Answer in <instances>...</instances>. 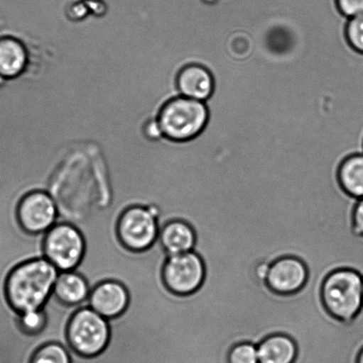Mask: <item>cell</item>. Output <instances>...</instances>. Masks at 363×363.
<instances>
[{
	"label": "cell",
	"mask_w": 363,
	"mask_h": 363,
	"mask_svg": "<svg viewBox=\"0 0 363 363\" xmlns=\"http://www.w3.org/2000/svg\"><path fill=\"white\" fill-rule=\"evenodd\" d=\"M59 273L45 256L17 265L5 284L11 307L19 314L41 311L53 294Z\"/></svg>",
	"instance_id": "cell-1"
},
{
	"label": "cell",
	"mask_w": 363,
	"mask_h": 363,
	"mask_svg": "<svg viewBox=\"0 0 363 363\" xmlns=\"http://www.w3.org/2000/svg\"><path fill=\"white\" fill-rule=\"evenodd\" d=\"M209 116L206 102L180 96L163 106L158 122L163 136L187 143L200 136L208 125Z\"/></svg>",
	"instance_id": "cell-2"
},
{
	"label": "cell",
	"mask_w": 363,
	"mask_h": 363,
	"mask_svg": "<svg viewBox=\"0 0 363 363\" xmlns=\"http://www.w3.org/2000/svg\"><path fill=\"white\" fill-rule=\"evenodd\" d=\"M322 295L330 315L353 321L363 308V276L354 269H337L327 277Z\"/></svg>",
	"instance_id": "cell-3"
},
{
	"label": "cell",
	"mask_w": 363,
	"mask_h": 363,
	"mask_svg": "<svg viewBox=\"0 0 363 363\" xmlns=\"http://www.w3.org/2000/svg\"><path fill=\"white\" fill-rule=\"evenodd\" d=\"M162 209L158 206H133L124 210L117 223L122 244L131 251L147 250L158 240L163 223Z\"/></svg>",
	"instance_id": "cell-4"
},
{
	"label": "cell",
	"mask_w": 363,
	"mask_h": 363,
	"mask_svg": "<svg viewBox=\"0 0 363 363\" xmlns=\"http://www.w3.org/2000/svg\"><path fill=\"white\" fill-rule=\"evenodd\" d=\"M110 330L108 319L85 304L75 313L67 325L70 347L85 357L101 354L108 346Z\"/></svg>",
	"instance_id": "cell-5"
},
{
	"label": "cell",
	"mask_w": 363,
	"mask_h": 363,
	"mask_svg": "<svg viewBox=\"0 0 363 363\" xmlns=\"http://www.w3.org/2000/svg\"><path fill=\"white\" fill-rule=\"evenodd\" d=\"M85 252L83 235L73 224L58 222L45 234L44 256L60 272L76 269Z\"/></svg>",
	"instance_id": "cell-6"
},
{
	"label": "cell",
	"mask_w": 363,
	"mask_h": 363,
	"mask_svg": "<svg viewBox=\"0 0 363 363\" xmlns=\"http://www.w3.org/2000/svg\"><path fill=\"white\" fill-rule=\"evenodd\" d=\"M205 277L204 262L197 252L169 256L163 270V281L174 294L195 293L202 286Z\"/></svg>",
	"instance_id": "cell-7"
},
{
	"label": "cell",
	"mask_w": 363,
	"mask_h": 363,
	"mask_svg": "<svg viewBox=\"0 0 363 363\" xmlns=\"http://www.w3.org/2000/svg\"><path fill=\"white\" fill-rule=\"evenodd\" d=\"M58 208L48 191L37 190L21 198L17 206V218L27 233L44 234L58 222Z\"/></svg>",
	"instance_id": "cell-8"
},
{
	"label": "cell",
	"mask_w": 363,
	"mask_h": 363,
	"mask_svg": "<svg viewBox=\"0 0 363 363\" xmlns=\"http://www.w3.org/2000/svg\"><path fill=\"white\" fill-rule=\"evenodd\" d=\"M307 280L305 263L293 256H286L272 263L266 282L276 293L290 294L300 291Z\"/></svg>",
	"instance_id": "cell-9"
},
{
	"label": "cell",
	"mask_w": 363,
	"mask_h": 363,
	"mask_svg": "<svg viewBox=\"0 0 363 363\" xmlns=\"http://www.w3.org/2000/svg\"><path fill=\"white\" fill-rule=\"evenodd\" d=\"M129 303V294L123 284L107 280L91 289L89 307L106 319L122 314Z\"/></svg>",
	"instance_id": "cell-10"
},
{
	"label": "cell",
	"mask_w": 363,
	"mask_h": 363,
	"mask_svg": "<svg viewBox=\"0 0 363 363\" xmlns=\"http://www.w3.org/2000/svg\"><path fill=\"white\" fill-rule=\"evenodd\" d=\"M176 85L180 96L204 102L211 99L215 90V80L211 71L198 63L181 67Z\"/></svg>",
	"instance_id": "cell-11"
},
{
	"label": "cell",
	"mask_w": 363,
	"mask_h": 363,
	"mask_svg": "<svg viewBox=\"0 0 363 363\" xmlns=\"http://www.w3.org/2000/svg\"><path fill=\"white\" fill-rule=\"evenodd\" d=\"M159 240L169 256L193 251L195 233L190 224L183 220L163 223L160 229Z\"/></svg>",
	"instance_id": "cell-12"
},
{
	"label": "cell",
	"mask_w": 363,
	"mask_h": 363,
	"mask_svg": "<svg viewBox=\"0 0 363 363\" xmlns=\"http://www.w3.org/2000/svg\"><path fill=\"white\" fill-rule=\"evenodd\" d=\"M90 293V286L80 273L75 270L59 273L53 295L63 303L69 306L84 305L87 303Z\"/></svg>",
	"instance_id": "cell-13"
},
{
	"label": "cell",
	"mask_w": 363,
	"mask_h": 363,
	"mask_svg": "<svg viewBox=\"0 0 363 363\" xmlns=\"http://www.w3.org/2000/svg\"><path fill=\"white\" fill-rule=\"evenodd\" d=\"M259 363H293L296 360V344L283 334L271 335L258 345Z\"/></svg>",
	"instance_id": "cell-14"
},
{
	"label": "cell",
	"mask_w": 363,
	"mask_h": 363,
	"mask_svg": "<svg viewBox=\"0 0 363 363\" xmlns=\"http://www.w3.org/2000/svg\"><path fill=\"white\" fill-rule=\"evenodd\" d=\"M27 52L17 39L0 38V76L14 78L23 72L27 64Z\"/></svg>",
	"instance_id": "cell-15"
},
{
	"label": "cell",
	"mask_w": 363,
	"mask_h": 363,
	"mask_svg": "<svg viewBox=\"0 0 363 363\" xmlns=\"http://www.w3.org/2000/svg\"><path fill=\"white\" fill-rule=\"evenodd\" d=\"M340 184L347 194L363 198V154L350 156L341 163L337 172Z\"/></svg>",
	"instance_id": "cell-16"
},
{
	"label": "cell",
	"mask_w": 363,
	"mask_h": 363,
	"mask_svg": "<svg viewBox=\"0 0 363 363\" xmlns=\"http://www.w3.org/2000/svg\"><path fill=\"white\" fill-rule=\"evenodd\" d=\"M69 342L60 344L51 342L45 345L36 352L31 363H71Z\"/></svg>",
	"instance_id": "cell-17"
},
{
	"label": "cell",
	"mask_w": 363,
	"mask_h": 363,
	"mask_svg": "<svg viewBox=\"0 0 363 363\" xmlns=\"http://www.w3.org/2000/svg\"><path fill=\"white\" fill-rule=\"evenodd\" d=\"M19 323L24 333L34 335L45 328L48 315L44 308L41 311L21 313L19 315Z\"/></svg>",
	"instance_id": "cell-18"
},
{
	"label": "cell",
	"mask_w": 363,
	"mask_h": 363,
	"mask_svg": "<svg viewBox=\"0 0 363 363\" xmlns=\"http://www.w3.org/2000/svg\"><path fill=\"white\" fill-rule=\"evenodd\" d=\"M229 363H259L257 345L243 342L231 348L227 355Z\"/></svg>",
	"instance_id": "cell-19"
},
{
	"label": "cell",
	"mask_w": 363,
	"mask_h": 363,
	"mask_svg": "<svg viewBox=\"0 0 363 363\" xmlns=\"http://www.w3.org/2000/svg\"><path fill=\"white\" fill-rule=\"evenodd\" d=\"M346 37L351 48L363 55V14L348 19Z\"/></svg>",
	"instance_id": "cell-20"
},
{
	"label": "cell",
	"mask_w": 363,
	"mask_h": 363,
	"mask_svg": "<svg viewBox=\"0 0 363 363\" xmlns=\"http://www.w3.org/2000/svg\"><path fill=\"white\" fill-rule=\"evenodd\" d=\"M336 2L344 16L352 18L363 14V0H336Z\"/></svg>",
	"instance_id": "cell-21"
},
{
	"label": "cell",
	"mask_w": 363,
	"mask_h": 363,
	"mask_svg": "<svg viewBox=\"0 0 363 363\" xmlns=\"http://www.w3.org/2000/svg\"><path fill=\"white\" fill-rule=\"evenodd\" d=\"M353 223L355 233L363 237V198L358 199L354 206Z\"/></svg>",
	"instance_id": "cell-22"
},
{
	"label": "cell",
	"mask_w": 363,
	"mask_h": 363,
	"mask_svg": "<svg viewBox=\"0 0 363 363\" xmlns=\"http://www.w3.org/2000/svg\"><path fill=\"white\" fill-rule=\"evenodd\" d=\"M146 130H147V134L149 138H158L163 135L158 122L149 123Z\"/></svg>",
	"instance_id": "cell-23"
},
{
	"label": "cell",
	"mask_w": 363,
	"mask_h": 363,
	"mask_svg": "<svg viewBox=\"0 0 363 363\" xmlns=\"http://www.w3.org/2000/svg\"><path fill=\"white\" fill-rule=\"evenodd\" d=\"M141 186L142 188H143V190H144V191H145L146 196H147V205H146V206H148V205H149V203H151V199H149V195H148L149 194H148V188H147V186H146V185H145V186H144V185H141ZM112 191H113V186H112ZM112 191L108 192V194H104V195H102V197H103V196H106V195H109V194H112ZM99 198H101V197H99ZM98 199H99V198H98ZM92 201H95V199H92ZM89 202H90V201H89ZM87 203H88V202H87ZM87 203H85V204H87ZM83 205H85V204H83ZM80 206H82V205H80ZM73 208H74V206H69V208H64V209L60 210V211H59V216H58V219H59V216H60V215H62V213H63L64 212L67 211V210H70V209ZM57 223H58V222H57Z\"/></svg>",
	"instance_id": "cell-24"
},
{
	"label": "cell",
	"mask_w": 363,
	"mask_h": 363,
	"mask_svg": "<svg viewBox=\"0 0 363 363\" xmlns=\"http://www.w3.org/2000/svg\"><path fill=\"white\" fill-rule=\"evenodd\" d=\"M357 363H363V347L362 348L361 351L359 352Z\"/></svg>",
	"instance_id": "cell-25"
},
{
	"label": "cell",
	"mask_w": 363,
	"mask_h": 363,
	"mask_svg": "<svg viewBox=\"0 0 363 363\" xmlns=\"http://www.w3.org/2000/svg\"><path fill=\"white\" fill-rule=\"evenodd\" d=\"M146 186H147L148 190V185H146ZM107 194H108V192H107ZM148 194H149V199H151V192H149V190H148ZM103 195H104V194H103ZM101 197H102V196H101ZM151 203H149V205H151ZM67 208H69V206H67ZM64 208H63V209H64ZM60 210H62V209H60ZM60 210H59V211H60ZM58 216H59V215H58Z\"/></svg>",
	"instance_id": "cell-26"
},
{
	"label": "cell",
	"mask_w": 363,
	"mask_h": 363,
	"mask_svg": "<svg viewBox=\"0 0 363 363\" xmlns=\"http://www.w3.org/2000/svg\"><path fill=\"white\" fill-rule=\"evenodd\" d=\"M4 79H5V78L0 76V85H1L3 84Z\"/></svg>",
	"instance_id": "cell-27"
}]
</instances>
